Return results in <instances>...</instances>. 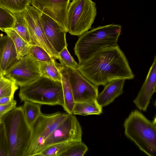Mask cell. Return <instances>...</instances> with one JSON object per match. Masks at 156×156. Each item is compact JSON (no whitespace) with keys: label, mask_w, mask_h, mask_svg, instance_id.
<instances>
[{"label":"cell","mask_w":156,"mask_h":156,"mask_svg":"<svg viewBox=\"0 0 156 156\" xmlns=\"http://www.w3.org/2000/svg\"><path fill=\"white\" fill-rule=\"evenodd\" d=\"M77 69L97 87L104 86L117 80H129L134 77L126 55L118 44L102 49L79 62Z\"/></svg>","instance_id":"6da1fadb"},{"label":"cell","mask_w":156,"mask_h":156,"mask_svg":"<svg viewBox=\"0 0 156 156\" xmlns=\"http://www.w3.org/2000/svg\"><path fill=\"white\" fill-rule=\"evenodd\" d=\"M28 53L38 62H50L55 61L44 49L39 46L30 45Z\"/></svg>","instance_id":"484cf974"},{"label":"cell","mask_w":156,"mask_h":156,"mask_svg":"<svg viewBox=\"0 0 156 156\" xmlns=\"http://www.w3.org/2000/svg\"><path fill=\"white\" fill-rule=\"evenodd\" d=\"M82 134L81 126L75 115L69 114L45 141L42 150L56 143L81 141Z\"/></svg>","instance_id":"30bf717a"},{"label":"cell","mask_w":156,"mask_h":156,"mask_svg":"<svg viewBox=\"0 0 156 156\" xmlns=\"http://www.w3.org/2000/svg\"><path fill=\"white\" fill-rule=\"evenodd\" d=\"M62 76L64 103L62 107L64 110L69 114H73V109L75 103L72 92L68 80L65 66L58 63Z\"/></svg>","instance_id":"e0dca14e"},{"label":"cell","mask_w":156,"mask_h":156,"mask_svg":"<svg viewBox=\"0 0 156 156\" xmlns=\"http://www.w3.org/2000/svg\"><path fill=\"white\" fill-rule=\"evenodd\" d=\"M40 18L48 40L58 54L64 48L67 47L66 32L53 19L41 12Z\"/></svg>","instance_id":"4fadbf2b"},{"label":"cell","mask_w":156,"mask_h":156,"mask_svg":"<svg viewBox=\"0 0 156 156\" xmlns=\"http://www.w3.org/2000/svg\"><path fill=\"white\" fill-rule=\"evenodd\" d=\"M156 57L155 56L145 80L133 102L140 111H146L151 98L156 92Z\"/></svg>","instance_id":"5bb4252c"},{"label":"cell","mask_w":156,"mask_h":156,"mask_svg":"<svg viewBox=\"0 0 156 156\" xmlns=\"http://www.w3.org/2000/svg\"><path fill=\"white\" fill-rule=\"evenodd\" d=\"M18 60L11 39L7 35L0 37V66L2 70H7Z\"/></svg>","instance_id":"9a60e30c"},{"label":"cell","mask_w":156,"mask_h":156,"mask_svg":"<svg viewBox=\"0 0 156 156\" xmlns=\"http://www.w3.org/2000/svg\"><path fill=\"white\" fill-rule=\"evenodd\" d=\"M65 67L75 103L96 99L98 87L86 79L77 69Z\"/></svg>","instance_id":"8fae6325"},{"label":"cell","mask_w":156,"mask_h":156,"mask_svg":"<svg viewBox=\"0 0 156 156\" xmlns=\"http://www.w3.org/2000/svg\"><path fill=\"white\" fill-rule=\"evenodd\" d=\"M3 76L18 86L28 83L41 76L38 62L28 53L4 71Z\"/></svg>","instance_id":"ba28073f"},{"label":"cell","mask_w":156,"mask_h":156,"mask_svg":"<svg viewBox=\"0 0 156 156\" xmlns=\"http://www.w3.org/2000/svg\"><path fill=\"white\" fill-rule=\"evenodd\" d=\"M16 101L14 99L10 103L5 105H0V121L8 112L16 107Z\"/></svg>","instance_id":"4dcf8cb0"},{"label":"cell","mask_w":156,"mask_h":156,"mask_svg":"<svg viewBox=\"0 0 156 156\" xmlns=\"http://www.w3.org/2000/svg\"><path fill=\"white\" fill-rule=\"evenodd\" d=\"M38 62L41 76L61 82V73L55 61L50 62Z\"/></svg>","instance_id":"ffe728a7"},{"label":"cell","mask_w":156,"mask_h":156,"mask_svg":"<svg viewBox=\"0 0 156 156\" xmlns=\"http://www.w3.org/2000/svg\"><path fill=\"white\" fill-rule=\"evenodd\" d=\"M67 113H41L31 127L32 134L25 156H37L42 151L46 140L66 118Z\"/></svg>","instance_id":"52a82bcc"},{"label":"cell","mask_w":156,"mask_h":156,"mask_svg":"<svg viewBox=\"0 0 156 156\" xmlns=\"http://www.w3.org/2000/svg\"><path fill=\"white\" fill-rule=\"evenodd\" d=\"M97 14L96 3L91 0H73L67 11L68 32L80 36L90 29Z\"/></svg>","instance_id":"8992f818"},{"label":"cell","mask_w":156,"mask_h":156,"mask_svg":"<svg viewBox=\"0 0 156 156\" xmlns=\"http://www.w3.org/2000/svg\"><path fill=\"white\" fill-rule=\"evenodd\" d=\"M12 14L15 20L12 28L25 41L31 45L30 33L22 12Z\"/></svg>","instance_id":"7402d4cb"},{"label":"cell","mask_w":156,"mask_h":156,"mask_svg":"<svg viewBox=\"0 0 156 156\" xmlns=\"http://www.w3.org/2000/svg\"><path fill=\"white\" fill-rule=\"evenodd\" d=\"M76 142H66L50 145L43 149L37 156H60L62 153Z\"/></svg>","instance_id":"cb8c5ba5"},{"label":"cell","mask_w":156,"mask_h":156,"mask_svg":"<svg viewBox=\"0 0 156 156\" xmlns=\"http://www.w3.org/2000/svg\"><path fill=\"white\" fill-rule=\"evenodd\" d=\"M15 18L12 13L0 6V30L12 28L15 22Z\"/></svg>","instance_id":"83f0119b"},{"label":"cell","mask_w":156,"mask_h":156,"mask_svg":"<svg viewBox=\"0 0 156 156\" xmlns=\"http://www.w3.org/2000/svg\"><path fill=\"white\" fill-rule=\"evenodd\" d=\"M4 71L2 70L0 66V76H3Z\"/></svg>","instance_id":"d6a6232c"},{"label":"cell","mask_w":156,"mask_h":156,"mask_svg":"<svg viewBox=\"0 0 156 156\" xmlns=\"http://www.w3.org/2000/svg\"><path fill=\"white\" fill-rule=\"evenodd\" d=\"M87 150V147L82 141L77 142L72 144L61 156H83Z\"/></svg>","instance_id":"4316f807"},{"label":"cell","mask_w":156,"mask_h":156,"mask_svg":"<svg viewBox=\"0 0 156 156\" xmlns=\"http://www.w3.org/2000/svg\"><path fill=\"white\" fill-rule=\"evenodd\" d=\"M7 156V152L4 127L2 122L0 123V156Z\"/></svg>","instance_id":"f546056e"},{"label":"cell","mask_w":156,"mask_h":156,"mask_svg":"<svg viewBox=\"0 0 156 156\" xmlns=\"http://www.w3.org/2000/svg\"><path fill=\"white\" fill-rule=\"evenodd\" d=\"M121 30L120 25L112 24L93 28L80 36L74 48L79 62L102 49L117 45Z\"/></svg>","instance_id":"3957f363"},{"label":"cell","mask_w":156,"mask_h":156,"mask_svg":"<svg viewBox=\"0 0 156 156\" xmlns=\"http://www.w3.org/2000/svg\"><path fill=\"white\" fill-rule=\"evenodd\" d=\"M1 122H2V121H0V123Z\"/></svg>","instance_id":"836d02e7"},{"label":"cell","mask_w":156,"mask_h":156,"mask_svg":"<svg viewBox=\"0 0 156 156\" xmlns=\"http://www.w3.org/2000/svg\"><path fill=\"white\" fill-rule=\"evenodd\" d=\"M123 126L127 137L149 156L156 155V117L149 120L138 110L132 111Z\"/></svg>","instance_id":"277c9868"},{"label":"cell","mask_w":156,"mask_h":156,"mask_svg":"<svg viewBox=\"0 0 156 156\" xmlns=\"http://www.w3.org/2000/svg\"><path fill=\"white\" fill-rule=\"evenodd\" d=\"M31 3V0H0V6L12 14L22 12Z\"/></svg>","instance_id":"603a6c76"},{"label":"cell","mask_w":156,"mask_h":156,"mask_svg":"<svg viewBox=\"0 0 156 156\" xmlns=\"http://www.w3.org/2000/svg\"><path fill=\"white\" fill-rule=\"evenodd\" d=\"M22 13L30 33L31 45L41 47L55 60L58 59V53L48 41L44 32L40 18L41 12L29 5Z\"/></svg>","instance_id":"9c48e42d"},{"label":"cell","mask_w":156,"mask_h":156,"mask_svg":"<svg viewBox=\"0 0 156 156\" xmlns=\"http://www.w3.org/2000/svg\"><path fill=\"white\" fill-rule=\"evenodd\" d=\"M14 97L7 96L2 97L0 98V105H4L8 104L13 100Z\"/></svg>","instance_id":"1f68e13d"},{"label":"cell","mask_w":156,"mask_h":156,"mask_svg":"<svg viewBox=\"0 0 156 156\" xmlns=\"http://www.w3.org/2000/svg\"><path fill=\"white\" fill-rule=\"evenodd\" d=\"M102 112V107L99 105L96 99H94L76 102L72 114L74 115L86 116L92 115H99Z\"/></svg>","instance_id":"ac0fdd59"},{"label":"cell","mask_w":156,"mask_h":156,"mask_svg":"<svg viewBox=\"0 0 156 156\" xmlns=\"http://www.w3.org/2000/svg\"><path fill=\"white\" fill-rule=\"evenodd\" d=\"M18 88V86L13 81L3 76H0V98L7 96L14 97Z\"/></svg>","instance_id":"d4e9b609"},{"label":"cell","mask_w":156,"mask_h":156,"mask_svg":"<svg viewBox=\"0 0 156 156\" xmlns=\"http://www.w3.org/2000/svg\"><path fill=\"white\" fill-rule=\"evenodd\" d=\"M70 0H31L32 6L55 21L66 33V16Z\"/></svg>","instance_id":"7c38bea8"},{"label":"cell","mask_w":156,"mask_h":156,"mask_svg":"<svg viewBox=\"0 0 156 156\" xmlns=\"http://www.w3.org/2000/svg\"><path fill=\"white\" fill-rule=\"evenodd\" d=\"M125 81L124 79L117 80L105 85L96 99L99 105L102 107L107 106L121 95L123 93Z\"/></svg>","instance_id":"2e32d148"},{"label":"cell","mask_w":156,"mask_h":156,"mask_svg":"<svg viewBox=\"0 0 156 156\" xmlns=\"http://www.w3.org/2000/svg\"><path fill=\"white\" fill-rule=\"evenodd\" d=\"M58 59L62 65L68 67L77 69L78 64L69 52L67 47L64 48L58 55Z\"/></svg>","instance_id":"f1b7e54d"},{"label":"cell","mask_w":156,"mask_h":156,"mask_svg":"<svg viewBox=\"0 0 156 156\" xmlns=\"http://www.w3.org/2000/svg\"><path fill=\"white\" fill-rule=\"evenodd\" d=\"M41 105L28 101H25L22 106L26 119L32 127L42 113Z\"/></svg>","instance_id":"44dd1931"},{"label":"cell","mask_w":156,"mask_h":156,"mask_svg":"<svg viewBox=\"0 0 156 156\" xmlns=\"http://www.w3.org/2000/svg\"><path fill=\"white\" fill-rule=\"evenodd\" d=\"M7 156H25L30 143L31 127L25 117L22 106L16 107L2 118Z\"/></svg>","instance_id":"7a4b0ae2"},{"label":"cell","mask_w":156,"mask_h":156,"mask_svg":"<svg viewBox=\"0 0 156 156\" xmlns=\"http://www.w3.org/2000/svg\"><path fill=\"white\" fill-rule=\"evenodd\" d=\"M3 32L12 40L15 47L18 59L28 54L30 45L25 41L12 28L5 29Z\"/></svg>","instance_id":"d6986e66"},{"label":"cell","mask_w":156,"mask_h":156,"mask_svg":"<svg viewBox=\"0 0 156 156\" xmlns=\"http://www.w3.org/2000/svg\"><path fill=\"white\" fill-rule=\"evenodd\" d=\"M19 97L41 105H59L64 103L62 83L40 76L34 80L20 86Z\"/></svg>","instance_id":"5b68a950"}]
</instances>
